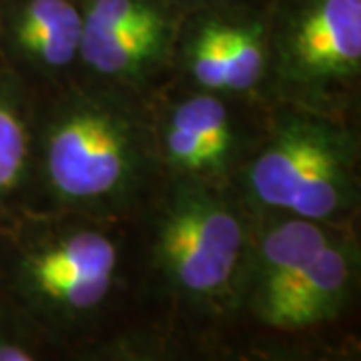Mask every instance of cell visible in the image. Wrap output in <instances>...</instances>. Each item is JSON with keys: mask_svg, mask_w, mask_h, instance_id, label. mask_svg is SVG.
Masks as SVG:
<instances>
[{"mask_svg": "<svg viewBox=\"0 0 361 361\" xmlns=\"http://www.w3.org/2000/svg\"><path fill=\"white\" fill-rule=\"evenodd\" d=\"M18 215L0 229V295L65 351L137 307V279L106 221Z\"/></svg>", "mask_w": 361, "mask_h": 361, "instance_id": "6da1fadb", "label": "cell"}, {"mask_svg": "<svg viewBox=\"0 0 361 361\" xmlns=\"http://www.w3.org/2000/svg\"><path fill=\"white\" fill-rule=\"evenodd\" d=\"M229 97L189 89L153 123L159 169L167 179L231 185L245 149Z\"/></svg>", "mask_w": 361, "mask_h": 361, "instance_id": "ba28073f", "label": "cell"}, {"mask_svg": "<svg viewBox=\"0 0 361 361\" xmlns=\"http://www.w3.org/2000/svg\"><path fill=\"white\" fill-rule=\"evenodd\" d=\"M82 16L78 78L145 99L173 68L180 23L171 0H77Z\"/></svg>", "mask_w": 361, "mask_h": 361, "instance_id": "8992f818", "label": "cell"}, {"mask_svg": "<svg viewBox=\"0 0 361 361\" xmlns=\"http://www.w3.org/2000/svg\"><path fill=\"white\" fill-rule=\"evenodd\" d=\"M175 6H179L180 11H191L195 6H203V4H209V2H217V0H171Z\"/></svg>", "mask_w": 361, "mask_h": 361, "instance_id": "9a60e30c", "label": "cell"}, {"mask_svg": "<svg viewBox=\"0 0 361 361\" xmlns=\"http://www.w3.org/2000/svg\"><path fill=\"white\" fill-rule=\"evenodd\" d=\"M80 37L77 0H0V63L30 89L78 77Z\"/></svg>", "mask_w": 361, "mask_h": 361, "instance_id": "30bf717a", "label": "cell"}, {"mask_svg": "<svg viewBox=\"0 0 361 361\" xmlns=\"http://www.w3.org/2000/svg\"><path fill=\"white\" fill-rule=\"evenodd\" d=\"M66 361H215V337L135 310L101 336L66 351Z\"/></svg>", "mask_w": 361, "mask_h": 361, "instance_id": "8fae6325", "label": "cell"}, {"mask_svg": "<svg viewBox=\"0 0 361 361\" xmlns=\"http://www.w3.org/2000/svg\"><path fill=\"white\" fill-rule=\"evenodd\" d=\"M267 99L348 116L361 85V0H271Z\"/></svg>", "mask_w": 361, "mask_h": 361, "instance_id": "5b68a950", "label": "cell"}, {"mask_svg": "<svg viewBox=\"0 0 361 361\" xmlns=\"http://www.w3.org/2000/svg\"><path fill=\"white\" fill-rule=\"evenodd\" d=\"M173 68L189 89L233 101L267 99L269 49L263 8L217 0L180 14Z\"/></svg>", "mask_w": 361, "mask_h": 361, "instance_id": "52a82bcc", "label": "cell"}, {"mask_svg": "<svg viewBox=\"0 0 361 361\" xmlns=\"http://www.w3.org/2000/svg\"><path fill=\"white\" fill-rule=\"evenodd\" d=\"M253 213L229 185L167 179L137 279V307L217 337L239 323Z\"/></svg>", "mask_w": 361, "mask_h": 361, "instance_id": "3957f363", "label": "cell"}, {"mask_svg": "<svg viewBox=\"0 0 361 361\" xmlns=\"http://www.w3.org/2000/svg\"><path fill=\"white\" fill-rule=\"evenodd\" d=\"M215 361H361V351L357 337L343 325L277 334L239 323L215 337Z\"/></svg>", "mask_w": 361, "mask_h": 361, "instance_id": "4fadbf2b", "label": "cell"}, {"mask_svg": "<svg viewBox=\"0 0 361 361\" xmlns=\"http://www.w3.org/2000/svg\"><path fill=\"white\" fill-rule=\"evenodd\" d=\"M233 180L253 215L345 225L360 209V135L343 116L279 104Z\"/></svg>", "mask_w": 361, "mask_h": 361, "instance_id": "277c9868", "label": "cell"}, {"mask_svg": "<svg viewBox=\"0 0 361 361\" xmlns=\"http://www.w3.org/2000/svg\"><path fill=\"white\" fill-rule=\"evenodd\" d=\"M35 133L32 89L0 63V229L25 213L32 193Z\"/></svg>", "mask_w": 361, "mask_h": 361, "instance_id": "7c38bea8", "label": "cell"}, {"mask_svg": "<svg viewBox=\"0 0 361 361\" xmlns=\"http://www.w3.org/2000/svg\"><path fill=\"white\" fill-rule=\"evenodd\" d=\"M141 97L85 78L37 106L35 187L56 209L115 221L141 205L161 173Z\"/></svg>", "mask_w": 361, "mask_h": 361, "instance_id": "7a4b0ae2", "label": "cell"}, {"mask_svg": "<svg viewBox=\"0 0 361 361\" xmlns=\"http://www.w3.org/2000/svg\"><path fill=\"white\" fill-rule=\"evenodd\" d=\"M0 361H66V351L0 295Z\"/></svg>", "mask_w": 361, "mask_h": 361, "instance_id": "5bb4252c", "label": "cell"}, {"mask_svg": "<svg viewBox=\"0 0 361 361\" xmlns=\"http://www.w3.org/2000/svg\"><path fill=\"white\" fill-rule=\"evenodd\" d=\"M360 285V239L339 225L293 279L243 325L277 334H310L339 327L353 311Z\"/></svg>", "mask_w": 361, "mask_h": 361, "instance_id": "9c48e42d", "label": "cell"}]
</instances>
